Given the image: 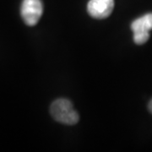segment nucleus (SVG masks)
Returning a JSON list of instances; mask_svg holds the SVG:
<instances>
[{
    "label": "nucleus",
    "mask_w": 152,
    "mask_h": 152,
    "mask_svg": "<svg viewBox=\"0 0 152 152\" xmlns=\"http://www.w3.org/2000/svg\"><path fill=\"white\" fill-rule=\"evenodd\" d=\"M131 30L134 33H149L152 30V13L146 14L134 20L131 24Z\"/></svg>",
    "instance_id": "nucleus-4"
},
{
    "label": "nucleus",
    "mask_w": 152,
    "mask_h": 152,
    "mask_svg": "<svg viewBox=\"0 0 152 152\" xmlns=\"http://www.w3.org/2000/svg\"><path fill=\"white\" fill-rule=\"evenodd\" d=\"M113 9L114 0H90L87 4L89 15L97 20L107 18Z\"/></svg>",
    "instance_id": "nucleus-3"
},
{
    "label": "nucleus",
    "mask_w": 152,
    "mask_h": 152,
    "mask_svg": "<svg viewBox=\"0 0 152 152\" xmlns=\"http://www.w3.org/2000/svg\"><path fill=\"white\" fill-rule=\"evenodd\" d=\"M50 113L52 117L62 124L75 125L80 119V116L74 108L73 104L64 98L55 100L50 107Z\"/></svg>",
    "instance_id": "nucleus-1"
},
{
    "label": "nucleus",
    "mask_w": 152,
    "mask_h": 152,
    "mask_svg": "<svg viewBox=\"0 0 152 152\" xmlns=\"http://www.w3.org/2000/svg\"><path fill=\"white\" fill-rule=\"evenodd\" d=\"M148 109L149 111L152 113V100H151V102H149V105H148Z\"/></svg>",
    "instance_id": "nucleus-6"
},
{
    "label": "nucleus",
    "mask_w": 152,
    "mask_h": 152,
    "mask_svg": "<svg viewBox=\"0 0 152 152\" xmlns=\"http://www.w3.org/2000/svg\"><path fill=\"white\" fill-rule=\"evenodd\" d=\"M134 42L137 45H142L145 44L150 38L149 33L144 32H135L134 33Z\"/></svg>",
    "instance_id": "nucleus-5"
},
{
    "label": "nucleus",
    "mask_w": 152,
    "mask_h": 152,
    "mask_svg": "<svg viewBox=\"0 0 152 152\" xmlns=\"http://www.w3.org/2000/svg\"><path fill=\"white\" fill-rule=\"evenodd\" d=\"M43 13L42 0H23L20 7V15L26 25L34 26L40 20Z\"/></svg>",
    "instance_id": "nucleus-2"
}]
</instances>
